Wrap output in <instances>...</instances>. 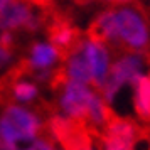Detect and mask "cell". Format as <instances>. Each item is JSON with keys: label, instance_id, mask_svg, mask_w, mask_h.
Segmentation results:
<instances>
[{"label": "cell", "instance_id": "obj_1", "mask_svg": "<svg viewBox=\"0 0 150 150\" xmlns=\"http://www.w3.org/2000/svg\"><path fill=\"white\" fill-rule=\"evenodd\" d=\"M42 130L39 116L25 108L10 105L0 116V132L15 143L30 142Z\"/></svg>", "mask_w": 150, "mask_h": 150}, {"label": "cell", "instance_id": "obj_2", "mask_svg": "<svg viewBox=\"0 0 150 150\" xmlns=\"http://www.w3.org/2000/svg\"><path fill=\"white\" fill-rule=\"evenodd\" d=\"M143 61L145 59L142 54L128 52V54H123L113 66H110V73L100 89L103 100L106 103H111L125 84H128V83L133 84L137 78L143 74Z\"/></svg>", "mask_w": 150, "mask_h": 150}, {"label": "cell", "instance_id": "obj_3", "mask_svg": "<svg viewBox=\"0 0 150 150\" xmlns=\"http://www.w3.org/2000/svg\"><path fill=\"white\" fill-rule=\"evenodd\" d=\"M115 14L122 44L133 51H143L149 47L150 32L142 8L138 5L123 7L120 10H115Z\"/></svg>", "mask_w": 150, "mask_h": 150}, {"label": "cell", "instance_id": "obj_4", "mask_svg": "<svg viewBox=\"0 0 150 150\" xmlns=\"http://www.w3.org/2000/svg\"><path fill=\"white\" fill-rule=\"evenodd\" d=\"M140 133L142 130L132 120L113 116L100 133V147L101 150H133Z\"/></svg>", "mask_w": 150, "mask_h": 150}, {"label": "cell", "instance_id": "obj_5", "mask_svg": "<svg viewBox=\"0 0 150 150\" xmlns=\"http://www.w3.org/2000/svg\"><path fill=\"white\" fill-rule=\"evenodd\" d=\"M61 105L62 113L74 120L78 123H86V113H88V105L93 96V91L88 88V84H83L78 81H66L61 86ZM86 127V125H84Z\"/></svg>", "mask_w": 150, "mask_h": 150}, {"label": "cell", "instance_id": "obj_6", "mask_svg": "<svg viewBox=\"0 0 150 150\" xmlns=\"http://www.w3.org/2000/svg\"><path fill=\"white\" fill-rule=\"evenodd\" d=\"M49 41L57 49L61 61H64L73 51H74L84 39L78 32V29L73 27V24L62 17H52L47 25Z\"/></svg>", "mask_w": 150, "mask_h": 150}, {"label": "cell", "instance_id": "obj_7", "mask_svg": "<svg viewBox=\"0 0 150 150\" xmlns=\"http://www.w3.org/2000/svg\"><path fill=\"white\" fill-rule=\"evenodd\" d=\"M84 56H86L89 69H91V83L100 91L110 73L108 49H106V46L103 42L86 39V42H84Z\"/></svg>", "mask_w": 150, "mask_h": 150}, {"label": "cell", "instance_id": "obj_8", "mask_svg": "<svg viewBox=\"0 0 150 150\" xmlns=\"http://www.w3.org/2000/svg\"><path fill=\"white\" fill-rule=\"evenodd\" d=\"M88 39L98 41L103 44H113L120 46V34H118V25H116V14L115 10H105L91 22L88 29Z\"/></svg>", "mask_w": 150, "mask_h": 150}, {"label": "cell", "instance_id": "obj_9", "mask_svg": "<svg viewBox=\"0 0 150 150\" xmlns=\"http://www.w3.org/2000/svg\"><path fill=\"white\" fill-rule=\"evenodd\" d=\"M84 42H86V39L62 61L61 69L66 76V79H69V81L89 84L91 83V69H89L88 59L84 56Z\"/></svg>", "mask_w": 150, "mask_h": 150}, {"label": "cell", "instance_id": "obj_10", "mask_svg": "<svg viewBox=\"0 0 150 150\" xmlns=\"http://www.w3.org/2000/svg\"><path fill=\"white\" fill-rule=\"evenodd\" d=\"M34 14L32 4L27 0H14L0 14V30H14L24 27L29 17Z\"/></svg>", "mask_w": 150, "mask_h": 150}, {"label": "cell", "instance_id": "obj_11", "mask_svg": "<svg viewBox=\"0 0 150 150\" xmlns=\"http://www.w3.org/2000/svg\"><path fill=\"white\" fill-rule=\"evenodd\" d=\"M57 59H61L59 57V52H57V49L51 42L49 44L39 42V44H34L32 46V49H30V57H29L27 61L35 73V71L49 69Z\"/></svg>", "mask_w": 150, "mask_h": 150}, {"label": "cell", "instance_id": "obj_12", "mask_svg": "<svg viewBox=\"0 0 150 150\" xmlns=\"http://www.w3.org/2000/svg\"><path fill=\"white\" fill-rule=\"evenodd\" d=\"M133 105L142 120H150V76H140L133 83Z\"/></svg>", "mask_w": 150, "mask_h": 150}, {"label": "cell", "instance_id": "obj_13", "mask_svg": "<svg viewBox=\"0 0 150 150\" xmlns=\"http://www.w3.org/2000/svg\"><path fill=\"white\" fill-rule=\"evenodd\" d=\"M21 150H56V149L46 140V138H34V140H30L25 147H21Z\"/></svg>", "mask_w": 150, "mask_h": 150}, {"label": "cell", "instance_id": "obj_14", "mask_svg": "<svg viewBox=\"0 0 150 150\" xmlns=\"http://www.w3.org/2000/svg\"><path fill=\"white\" fill-rule=\"evenodd\" d=\"M0 150H21V143L8 140L7 137L0 132Z\"/></svg>", "mask_w": 150, "mask_h": 150}, {"label": "cell", "instance_id": "obj_15", "mask_svg": "<svg viewBox=\"0 0 150 150\" xmlns=\"http://www.w3.org/2000/svg\"><path fill=\"white\" fill-rule=\"evenodd\" d=\"M0 46L8 51L14 47V37L12 34H8V30H4V34H0Z\"/></svg>", "mask_w": 150, "mask_h": 150}, {"label": "cell", "instance_id": "obj_16", "mask_svg": "<svg viewBox=\"0 0 150 150\" xmlns=\"http://www.w3.org/2000/svg\"><path fill=\"white\" fill-rule=\"evenodd\" d=\"M8 61H10V51L0 46V68H2V66H5Z\"/></svg>", "mask_w": 150, "mask_h": 150}, {"label": "cell", "instance_id": "obj_17", "mask_svg": "<svg viewBox=\"0 0 150 150\" xmlns=\"http://www.w3.org/2000/svg\"><path fill=\"white\" fill-rule=\"evenodd\" d=\"M10 2H14V0H0V14H2V10H4V8L7 7V5L10 4Z\"/></svg>", "mask_w": 150, "mask_h": 150}, {"label": "cell", "instance_id": "obj_18", "mask_svg": "<svg viewBox=\"0 0 150 150\" xmlns=\"http://www.w3.org/2000/svg\"><path fill=\"white\" fill-rule=\"evenodd\" d=\"M106 2H111V4H118V0H106Z\"/></svg>", "mask_w": 150, "mask_h": 150}]
</instances>
